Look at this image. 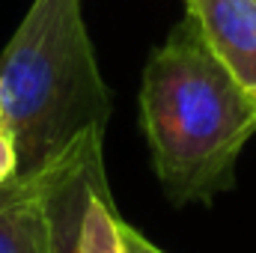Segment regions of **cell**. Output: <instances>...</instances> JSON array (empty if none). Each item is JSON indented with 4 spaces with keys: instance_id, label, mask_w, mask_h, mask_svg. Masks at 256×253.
Wrapping results in <instances>:
<instances>
[{
    "instance_id": "obj_1",
    "label": "cell",
    "mask_w": 256,
    "mask_h": 253,
    "mask_svg": "<svg viewBox=\"0 0 256 253\" xmlns=\"http://www.w3.org/2000/svg\"><path fill=\"white\" fill-rule=\"evenodd\" d=\"M143 131L161 188L179 206L232 188L236 161L256 134V98L185 15L149 57L140 86Z\"/></svg>"
},
{
    "instance_id": "obj_2",
    "label": "cell",
    "mask_w": 256,
    "mask_h": 253,
    "mask_svg": "<svg viewBox=\"0 0 256 253\" xmlns=\"http://www.w3.org/2000/svg\"><path fill=\"white\" fill-rule=\"evenodd\" d=\"M110 92L78 0H33L0 54V120L18 176L39 173L86 131H104Z\"/></svg>"
},
{
    "instance_id": "obj_3",
    "label": "cell",
    "mask_w": 256,
    "mask_h": 253,
    "mask_svg": "<svg viewBox=\"0 0 256 253\" xmlns=\"http://www.w3.org/2000/svg\"><path fill=\"white\" fill-rule=\"evenodd\" d=\"M102 140L104 131H86L51 164V253H128L126 220L104 179Z\"/></svg>"
},
{
    "instance_id": "obj_4",
    "label": "cell",
    "mask_w": 256,
    "mask_h": 253,
    "mask_svg": "<svg viewBox=\"0 0 256 253\" xmlns=\"http://www.w3.org/2000/svg\"><path fill=\"white\" fill-rule=\"evenodd\" d=\"M208 48L256 98V0H185Z\"/></svg>"
},
{
    "instance_id": "obj_5",
    "label": "cell",
    "mask_w": 256,
    "mask_h": 253,
    "mask_svg": "<svg viewBox=\"0 0 256 253\" xmlns=\"http://www.w3.org/2000/svg\"><path fill=\"white\" fill-rule=\"evenodd\" d=\"M51 164L39 173L0 182V253H51Z\"/></svg>"
},
{
    "instance_id": "obj_6",
    "label": "cell",
    "mask_w": 256,
    "mask_h": 253,
    "mask_svg": "<svg viewBox=\"0 0 256 253\" xmlns=\"http://www.w3.org/2000/svg\"><path fill=\"white\" fill-rule=\"evenodd\" d=\"M12 176H18V155H15V143L6 126H0V182H9Z\"/></svg>"
},
{
    "instance_id": "obj_7",
    "label": "cell",
    "mask_w": 256,
    "mask_h": 253,
    "mask_svg": "<svg viewBox=\"0 0 256 253\" xmlns=\"http://www.w3.org/2000/svg\"><path fill=\"white\" fill-rule=\"evenodd\" d=\"M122 232H126V248H128V253H164L161 248H155L149 238H143L134 226H122Z\"/></svg>"
},
{
    "instance_id": "obj_8",
    "label": "cell",
    "mask_w": 256,
    "mask_h": 253,
    "mask_svg": "<svg viewBox=\"0 0 256 253\" xmlns=\"http://www.w3.org/2000/svg\"><path fill=\"white\" fill-rule=\"evenodd\" d=\"M0 126H3V120H0Z\"/></svg>"
}]
</instances>
